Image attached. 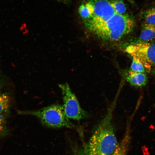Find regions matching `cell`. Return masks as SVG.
I'll return each instance as SVG.
<instances>
[{
    "label": "cell",
    "instance_id": "6da1fadb",
    "mask_svg": "<svg viewBox=\"0 0 155 155\" xmlns=\"http://www.w3.org/2000/svg\"><path fill=\"white\" fill-rule=\"evenodd\" d=\"M115 103L98 123L89 140L82 146L73 148L75 155H112L118 144L112 121Z\"/></svg>",
    "mask_w": 155,
    "mask_h": 155
},
{
    "label": "cell",
    "instance_id": "7a4b0ae2",
    "mask_svg": "<svg viewBox=\"0 0 155 155\" xmlns=\"http://www.w3.org/2000/svg\"><path fill=\"white\" fill-rule=\"evenodd\" d=\"M134 24L133 19L129 16L116 13L105 22L89 29L103 39L115 41L130 33Z\"/></svg>",
    "mask_w": 155,
    "mask_h": 155
},
{
    "label": "cell",
    "instance_id": "3957f363",
    "mask_svg": "<svg viewBox=\"0 0 155 155\" xmlns=\"http://www.w3.org/2000/svg\"><path fill=\"white\" fill-rule=\"evenodd\" d=\"M19 114L34 116L38 118L44 125L53 128L66 127L76 129L78 132L80 129L70 121L65 115L63 105L53 104L35 110L19 111Z\"/></svg>",
    "mask_w": 155,
    "mask_h": 155
},
{
    "label": "cell",
    "instance_id": "277c9868",
    "mask_svg": "<svg viewBox=\"0 0 155 155\" xmlns=\"http://www.w3.org/2000/svg\"><path fill=\"white\" fill-rule=\"evenodd\" d=\"M59 86L62 92L64 113L68 119L80 121L89 117V114L80 107L67 83L59 84Z\"/></svg>",
    "mask_w": 155,
    "mask_h": 155
},
{
    "label": "cell",
    "instance_id": "5b68a950",
    "mask_svg": "<svg viewBox=\"0 0 155 155\" xmlns=\"http://www.w3.org/2000/svg\"><path fill=\"white\" fill-rule=\"evenodd\" d=\"M125 51L142 63L145 69L155 67V44L140 42L129 45Z\"/></svg>",
    "mask_w": 155,
    "mask_h": 155
},
{
    "label": "cell",
    "instance_id": "8992f818",
    "mask_svg": "<svg viewBox=\"0 0 155 155\" xmlns=\"http://www.w3.org/2000/svg\"><path fill=\"white\" fill-rule=\"evenodd\" d=\"M92 5L93 12L91 18L85 21L88 29L102 24L116 13L108 0H86Z\"/></svg>",
    "mask_w": 155,
    "mask_h": 155
},
{
    "label": "cell",
    "instance_id": "52a82bcc",
    "mask_svg": "<svg viewBox=\"0 0 155 155\" xmlns=\"http://www.w3.org/2000/svg\"><path fill=\"white\" fill-rule=\"evenodd\" d=\"M127 81L132 86L141 87L145 85L147 82V78L144 73L129 71L126 77Z\"/></svg>",
    "mask_w": 155,
    "mask_h": 155
},
{
    "label": "cell",
    "instance_id": "ba28073f",
    "mask_svg": "<svg viewBox=\"0 0 155 155\" xmlns=\"http://www.w3.org/2000/svg\"><path fill=\"white\" fill-rule=\"evenodd\" d=\"M140 39L144 41H148L155 38V25L144 23L140 35Z\"/></svg>",
    "mask_w": 155,
    "mask_h": 155
},
{
    "label": "cell",
    "instance_id": "9c48e42d",
    "mask_svg": "<svg viewBox=\"0 0 155 155\" xmlns=\"http://www.w3.org/2000/svg\"><path fill=\"white\" fill-rule=\"evenodd\" d=\"M78 11L81 17L85 21L91 18L93 13V9L92 4L86 1L79 6Z\"/></svg>",
    "mask_w": 155,
    "mask_h": 155
},
{
    "label": "cell",
    "instance_id": "30bf717a",
    "mask_svg": "<svg viewBox=\"0 0 155 155\" xmlns=\"http://www.w3.org/2000/svg\"><path fill=\"white\" fill-rule=\"evenodd\" d=\"M130 137L129 132H127L112 155H127Z\"/></svg>",
    "mask_w": 155,
    "mask_h": 155
},
{
    "label": "cell",
    "instance_id": "8fae6325",
    "mask_svg": "<svg viewBox=\"0 0 155 155\" xmlns=\"http://www.w3.org/2000/svg\"><path fill=\"white\" fill-rule=\"evenodd\" d=\"M10 105L9 96L5 93L0 94V114L7 112Z\"/></svg>",
    "mask_w": 155,
    "mask_h": 155
},
{
    "label": "cell",
    "instance_id": "7c38bea8",
    "mask_svg": "<svg viewBox=\"0 0 155 155\" xmlns=\"http://www.w3.org/2000/svg\"><path fill=\"white\" fill-rule=\"evenodd\" d=\"M145 23L155 25V6L150 7L143 12Z\"/></svg>",
    "mask_w": 155,
    "mask_h": 155
},
{
    "label": "cell",
    "instance_id": "4fadbf2b",
    "mask_svg": "<svg viewBox=\"0 0 155 155\" xmlns=\"http://www.w3.org/2000/svg\"><path fill=\"white\" fill-rule=\"evenodd\" d=\"M110 2L116 13L124 14L126 11V7L122 0H113Z\"/></svg>",
    "mask_w": 155,
    "mask_h": 155
},
{
    "label": "cell",
    "instance_id": "5bb4252c",
    "mask_svg": "<svg viewBox=\"0 0 155 155\" xmlns=\"http://www.w3.org/2000/svg\"><path fill=\"white\" fill-rule=\"evenodd\" d=\"M8 132L5 114H0V138L6 135Z\"/></svg>",
    "mask_w": 155,
    "mask_h": 155
},
{
    "label": "cell",
    "instance_id": "9a60e30c",
    "mask_svg": "<svg viewBox=\"0 0 155 155\" xmlns=\"http://www.w3.org/2000/svg\"><path fill=\"white\" fill-rule=\"evenodd\" d=\"M131 69L133 71L142 73H144L146 69L142 63L133 59L131 65Z\"/></svg>",
    "mask_w": 155,
    "mask_h": 155
},
{
    "label": "cell",
    "instance_id": "2e32d148",
    "mask_svg": "<svg viewBox=\"0 0 155 155\" xmlns=\"http://www.w3.org/2000/svg\"><path fill=\"white\" fill-rule=\"evenodd\" d=\"M58 1H61L64 3H67L69 2L70 0H56Z\"/></svg>",
    "mask_w": 155,
    "mask_h": 155
},
{
    "label": "cell",
    "instance_id": "e0dca14e",
    "mask_svg": "<svg viewBox=\"0 0 155 155\" xmlns=\"http://www.w3.org/2000/svg\"><path fill=\"white\" fill-rule=\"evenodd\" d=\"M129 2L132 4L134 3V1L133 0H127Z\"/></svg>",
    "mask_w": 155,
    "mask_h": 155
},
{
    "label": "cell",
    "instance_id": "ac0fdd59",
    "mask_svg": "<svg viewBox=\"0 0 155 155\" xmlns=\"http://www.w3.org/2000/svg\"><path fill=\"white\" fill-rule=\"evenodd\" d=\"M1 88V84L0 83V94Z\"/></svg>",
    "mask_w": 155,
    "mask_h": 155
}]
</instances>
